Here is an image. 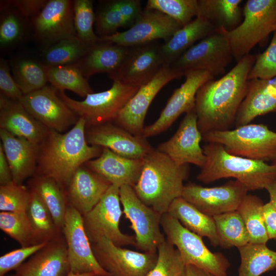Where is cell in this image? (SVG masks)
I'll use <instances>...</instances> for the list:
<instances>
[{
    "label": "cell",
    "instance_id": "obj_1",
    "mask_svg": "<svg viewBox=\"0 0 276 276\" xmlns=\"http://www.w3.org/2000/svg\"><path fill=\"white\" fill-rule=\"evenodd\" d=\"M256 55L247 54L221 78L210 80L198 89L195 110L202 135L231 129L246 93L248 75Z\"/></svg>",
    "mask_w": 276,
    "mask_h": 276
},
{
    "label": "cell",
    "instance_id": "obj_2",
    "mask_svg": "<svg viewBox=\"0 0 276 276\" xmlns=\"http://www.w3.org/2000/svg\"><path fill=\"white\" fill-rule=\"evenodd\" d=\"M85 129L86 122L81 118L64 133L49 129L38 145L35 174L52 178L65 190L77 170L98 157L103 148L88 144Z\"/></svg>",
    "mask_w": 276,
    "mask_h": 276
},
{
    "label": "cell",
    "instance_id": "obj_3",
    "mask_svg": "<svg viewBox=\"0 0 276 276\" xmlns=\"http://www.w3.org/2000/svg\"><path fill=\"white\" fill-rule=\"evenodd\" d=\"M189 171V165L178 166L154 148L143 157L140 176L133 188L142 201L164 214L175 199L181 197Z\"/></svg>",
    "mask_w": 276,
    "mask_h": 276
},
{
    "label": "cell",
    "instance_id": "obj_4",
    "mask_svg": "<svg viewBox=\"0 0 276 276\" xmlns=\"http://www.w3.org/2000/svg\"><path fill=\"white\" fill-rule=\"evenodd\" d=\"M206 160L197 176L204 183L233 178L249 191L265 189L276 182V166L230 154L221 144L207 143L202 147Z\"/></svg>",
    "mask_w": 276,
    "mask_h": 276
},
{
    "label": "cell",
    "instance_id": "obj_5",
    "mask_svg": "<svg viewBox=\"0 0 276 276\" xmlns=\"http://www.w3.org/2000/svg\"><path fill=\"white\" fill-rule=\"evenodd\" d=\"M243 20L234 30H224L234 59L239 62L257 44L266 42L276 24V0H248L244 6Z\"/></svg>",
    "mask_w": 276,
    "mask_h": 276
},
{
    "label": "cell",
    "instance_id": "obj_6",
    "mask_svg": "<svg viewBox=\"0 0 276 276\" xmlns=\"http://www.w3.org/2000/svg\"><path fill=\"white\" fill-rule=\"evenodd\" d=\"M202 140L222 145L230 154L267 163L276 160V132L267 125L248 124L202 135Z\"/></svg>",
    "mask_w": 276,
    "mask_h": 276
},
{
    "label": "cell",
    "instance_id": "obj_7",
    "mask_svg": "<svg viewBox=\"0 0 276 276\" xmlns=\"http://www.w3.org/2000/svg\"><path fill=\"white\" fill-rule=\"evenodd\" d=\"M160 225L166 240L178 250L186 265L195 266L215 276H227L229 261L222 254L210 251L201 237L167 213L162 215Z\"/></svg>",
    "mask_w": 276,
    "mask_h": 276
},
{
    "label": "cell",
    "instance_id": "obj_8",
    "mask_svg": "<svg viewBox=\"0 0 276 276\" xmlns=\"http://www.w3.org/2000/svg\"><path fill=\"white\" fill-rule=\"evenodd\" d=\"M108 89L93 93L82 101L74 100L64 91L58 95L79 118L83 119L86 127L113 123L119 114L140 87L126 84L117 79Z\"/></svg>",
    "mask_w": 276,
    "mask_h": 276
},
{
    "label": "cell",
    "instance_id": "obj_9",
    "mask_svg": "<svg viewBox=\"0 0 276 276\" xmlns=\"http://www.w3.org/2000/svg\"><path fill=\"white\" fill-rule=\"evenodd\" d=\"M120 187L112 184L98 203L82 215L84 227L90 243L105 237L119 246H135V237L123 233L119 223L121 207Z\"/></svg>",
    "mask_w": 276,
    "mask_h": 276
},
{
    "label": "cell",
    "instance_id": "obj_10",
    "mask_svg": "<svg viewBox=\"0 0 276 276\" xmlns=\"http://www.w3.org/2000/svg\"><path fill=\"white\" fill-rule=\"evenodd\" d=\"M119 194L123 213L135 234L134 246L142 252L156 253L159 246L166 240L160 229L163 214L142 201L131 186H121Z\"/></svg>",
    "mask_w": 276,
    "mask_h": 276
},
{
    "label": "cell",
    "instance_id": "obj_11",
    "mask_svg": "<svg viewBox=\"0 0 276 276\" xmlns=\"http://www.w3.org/2000/svg\"><path fill=\"white\" fill-rule=\"evenodd\" d=\"M233 59L227 37L220 29L195 44L170 65L183 74L204 71L214 77L224 75Z\"/></svg>",
    "mask_w": 276,
    "mask_h": 276
},
{
    "label": "cell",
    "instance_id": "obj_12",
    "mask_svg": "<svg viewBox=\"0 0 276 276\" xmlns=\"http://www.w3.org/2000/svg\"><path fill=\"white\" fill-rule=\"evenodd\" d=\"M91 245L98 263L110 276H147L157 259V252L131 250L105 237Z\"/></svg>",
    "mask_w": 276,
    "mask_h": 276
},
{
    "label": "cell",
    "instance_id": "obj_13",
    "mask_svg": "<svg viewBox=\"0 0 276 276\" xmlns=\"http://www.w3.org/2000/svg\"><path fill=\"white\" fill-rule=\"evenodd\" d=\"M247 192L246 188L237 180L214 187L189 182L185 185L181 197L203 213L213 217L237 211Z\"/></svg>",
    "mask_w": 276,
    "mask_h": 276
},
{
    "label": "cell",
    "instance_id": "obj_14",
    "mask_svg": "<svg viewBox=\"0 0 276 276\" xmlns=\"http://www.w3.org/2000/svg\"><path fill=\"white\" fill-rule=\"evenodd\" d=\"M183 76L170 65L165 66L150 82L139 88L113 123L133 135L143 136L145 119L153 100L169 82Z\"/></svg>",
    "mask_w": 276,
    "mask_h": 276
},
{
    "label": "cell",
    "instance_id": "obj_15",
    "mask_svg": "<svg viewBox=\"0 0 276 276\" xmlns=\"http://www.w3.org/2000/svg\"><path fill=\"white\" fill-rule=\"evenodd\" d=\"M19 102L37 121L49 129L63 132L75 125L79 118L59 97L52 85L24 95Z\"/></svg>",
    "mask_w": 276,
    "mask_h": 276
},
{
    "label": "cell",
    "instance_id": "obj_16",
    "mask_svg": "<svg viewBox=\"0 0 276 276\" xmlns=\"http://www.w3.org/2000/svg\"><path fill=\"white\" fill-rule=\"evenodd\" d=\"M184 77L185 82L174 90L158 119L145 126L143 136L147 139L166 131L181 114L194 109L197 91L204 83L214 79L204 71H189Z\"/></svg>",
    "mask_w": 276,
    "mask_h": 276
},
{
    "label": "cell",
    "instance_id": "obj_17",
    "mask_svg": "<svg viewBox=\"0 0 276 276\" xmlns=\"http://www.w3.org/2000/svg\"><path fill=\"white\" fill-rule=\"evenodd\" d=\"M62 234L66 243L70 272L76 274H109L95 258L84 227L82 215L68 204Z\"/></svg>",
    "mask_w": 276,
    "mask_h": 276
},
{
    "label": "cell",
    "instance_id": "obj_18",
    "mask_svg": "<svg viewBox=\"0 0 276 276\" xmlns=\"http://www.w3.org/2000/svg\"><path fill=\"white\" fill-rule=\"evenodd\" d=\"M181 27L165 14L152 9H145L128 30L100 37L99 41H109L131 47L154 42L168 40Z\"/></svg>",
    "mask_w": 276,
    "mask_h": 276
},
{
    "label": "cell",
    "instance_id": "obj_19",
    "mask_svg": "<svg viewBox=\"0 0 276 276\" xmlns=\"http://www.w3.org/2000/svg\"><path fill=\"white\" fill-rule=\"evenodd\" d=\"M73 5L74 1L71 0L48 1L41 11L31 19L34 36L44 48L76 36Z\"/></svg>",
    "mask_w": 276,
    "mask_h": 276
},
{
    "label": "cell",
    "instance_id": "obj_20",
    "mask_svg": "<svg viewBox=\"0 0 276 276\" xmlns=\"http://www.w3.org/2000/svg\"><path fill=\"white\" fill-rule=\"evenodd\" d=\"M166 65L161 44L155 41L129 47L118 71L109 78L140 87L150 82Z\"/></svg>",
    "mask_w": 276,
    "mask_h": 276
},
{
    "label": "cell",
    "instance_id": "obj_21",
    "mask_svg": "<svg viewBox=\"0 0 276 276\" xmlns=\"http://www.w3.org/2000/svg\"><path fill=\"white\" fill-rule=\"evenodd\" d=\"M202 140L194 109L186 113L173 135L159 144L156 149L166 154L178 166L193 164L201 168L206 160L200 146Z\"/></svg>",
    "mask_w": 276,
    "mask_h": 276
},
{
    "label": "cell",
    "instance_id": "obj_22",
    "mask_svg": "<svg viewBox=\"0 0 276 276\" xmlns=\"http://www.w3.org/2000/svg\"><path fill=\"white\" fill-rule=\"evenodd\" d=\"M87 142L133 159L143 158L154 148L143 136H136L113 123L86 127Z\"/></svg>",
    "mask_w": 276,
    "mask_h": 276
},
{
    "label": "cell",
    "instance_id": "obj_23",
    "mask_svg": "<svg viewBox=\"0 0 276 276\" xmlns=\"http://www.w3.org/2000/svg\"><path fill=\"white\" fill-rule=\"evenodd\" d=\"M70 272L67 245L62 235L47 242L15 270L20 276H67Z\"/></svg>",
    "mask_w": 276,
    "mask_h": 276
},
{
    "label": "cell",
    "instance_id": "obj_24",
    "mask_svg": "<svg viewBox=\"0 0 276 276\" xmlns=\"http://www.w3.org/2000/svg\"><path fill=\"white\" fill-rule=\"evenodd\" d=\"M111 185L84 164L75 172L65 190L68 204L83 215L98 203Z\"/></svg>",
    "mask_w": 276,
    "mask_h": 276
},
{
    "label": "cell",
    "instance_id": "obj_25",
    "mask_svg": "<svg viewBox=\"0 0 276 276\" xmlns=\"http://www.w3.org/2000/svg\"><path fill=\"white\" fill-rule=\"evenodd\" d=\"M0 127L11 134L39 145L49 129L35 119L19 101L0 94Z\"/></svg>",
    "mask_w": 276,
    "mask_h": 276
},
{
    "label": "cell",
    "instance_id": "obj_26",
    "mask_svg": "<svg viewBox=\"0 0 276 276\" xmlns=\"http://www.w3.org/2000/svg\"><path fill=\"white\" fill-rule=\"evenodd\" d=\"M84 165L111 184L120 187L124 185L133 187L140 176L143 158L125 157L103 148L98 157L87 161Z\"/></svg>",
    "mask_w": 276,
    "mask_h": 276
},
{
    "label": "cell",
    "instance_id": "obj_27",
    "mask_svg": "<svg viewBox=\"0 0 276 276\" xmlns=\"http://www.w3.org/2000/svg\"><path fill=\"white\" fill-rule=\"evenodd\" d=\"M0 137L13 181L22 184L25 179L36 173L38 145L2 129H0Z\"/></svg>",
    "mask_w": 276,
    "mask_h": 276
},
{
    "label": "cell",
    "instance_id": "obj_28",
    "mask_svg": "<svg viewBox=\"0 0 276 276\" xmlns=\"http://www.w3.org/2000/svg\"><path fill=\"white\" fill-rule=\"evenodd\" d=\"M276 113V85L270 80H248L245 96L238 110L236 127L249 124L256 118Z\"/></svg>",
    "mask_w": 276,
    "mask_h": 276
},
{
    "label": "cell",
    "instance_id": "obj_29",
    "mask_svg": "<svg viewBox=\"0 0 276 276\" xmlns=\"http://www.w3.org/2000/svg\"><path fill=\"white\" fill-rule=\"evenodd\" d=\"M128 50L113 42L98 41L76 64L87 79L98 73H106L110 77L118 71Z\"/></svg>",
    "mask_w": 276,
    "mask_h": 276
},
{
    "label": "cell",
    "instance_id": "obj_30",
    "mask_svg": "<svg viewBox=\"0 0 276 276\" xmlns=\"http://www.w3.org/2000/svg\"><path fill=\"white\" fill-rule=\"evenodd\" d=\"M218 30L205 18L200 16L195 17L161 44V51L166 64H171L197 41Z\"/></svg>",
    "mask_w": 276,
    "mask_h": 276
},
{
    "label": "cell",
    "instance_id": "obj_31",
    "mask_svg": "<svg viewBox=\"0 0 276 276\" xmlns=\"http://www.w3.org/2000/svg\"><path fill=\"white\" fill-rule=\"evenodd\" d=\"M167 213L191 232L202 238H207L213 246H219L213 217L203 213L182 197L177 198L172 202Z\"/></svg>",
    "mask_w": 276,
    "mask_h": 276
},
{
    "label": "cell",
    "instance_id": "obj_32",
    "mask_svg": "<svg viewBox=\"0 0 276 276\" xmlns=\"http://www.w3.org/2000/svg\"><path fill=\"white\" fill-rule=\"evenodd\" d=\"M28 187L40 198L56 225L62 231L68 206L65 190L52 178L37 174L29 179Z\"/></svg>",
    "mask_w": 276,
    "mask_h": 276
},
{
    "label": "cell",
    "instance_id": "obj_33",
    "mask_svg": "<svg viewBox=\"0 0 276 276\" xmlns=\"http://www.w3.org/2000/svg\"><path fill=\"white\" fill-rule=\"evenodd\" d=\"M242 0H198L199 15L218 30L230 31L243 20Z\"/></svg>",
    "mask_w": 276,
    "mask_h": 276
},
{
    "label": "cell",
    "instance_id": "obj_34",
    "mask_svg": "<svg viewBox=\"0 0 276 276\" xmlns=\"http://www.w3.org/2000/svg\"><path fill=\"white\" fill-rule=\"evenodd\" d=\"M238 249L240 256L238 276H260L276 268V251L266 244L248 243Z\"/></svg>",
    "mask_w": 276,
    "mask_h": 276
},
{
    "label": "cell",
    "instance_id": "obj_35",
    "mask_svg": "<svg viewBox=\"0 0 276 276\" xmlns=\"http://www.w3.org/2000/svg\"><path fill=\"white\" fill-rule=\"evenodd\" d=\"M31 192V200L26 213L32 229L34 244L47 243L62 235V231L56 225L50 212L38 195Z\"/></svg>",
    "mask_w": 276,
    "mask_h": 276
},
{
    "label": "cell",
    "instance_id": "obj_36",
    "mask_svg": "<svg viewBox=\"0 0 276 276\" xmlns=\"http://www.w3.org/2000/svg\"><path fill=\"white\" fill-rule=\"evenodd\" d=\"M48 68L42 62L27 57L17 59L11 64L12 76L23 95L47 85Z\"/></svg>",
    "mask_w": 276,
    "mask_h": 276
},
{
    "label": "cell",
    "instance_id": "obj_37",
    "mask_svg": "<svg viewBox=\"0 0 276 276\" xmlns=\"http://www.w3.org/2000/svg\"><path fill=\"white\" fill-rule=\"evenodd\" d=\"M48 81L58 90H69L81 97L94 93L88 79L76 64L49 67Z\"/></svg>",
    "mask_w": 276,
    "mask_h": 276
},
{
    "label": "cell",
    "instance_id": "obj_38",
    "mask_svg": "<svg viewBox=\"0 0 276 276\" xmlns=\"http://www.w3.org/2000/svg\"><path fill=\"white\" fill-rule=\"evenodd\" d=\"M219 246L238 248L249 243V237L242 217L237 211L213 216Z\"/></svg>",
    "mask_w": 276,
    "mask_h": 276
},
{
    "label": "cell",
    "instance_id": "obj_39",
    "mask_svg": "<svg viewBox=\"0 0 276 276\" xmlns=\"http://www.w3.org/2000/svg\"><path fill=\"white\" fill-rule=\"evenodd\" d=\"M263 205L259 197L247 194L237 210L245 225L249 243L266 244L269 240L263 219Z\"/></svg>",
    "mask_w": 276,
    "mask_h": 276
},
{
    "label": "cell",
    "instance_id": "obj_40",
    "mask_svg": "<svg viewBox=\"0 0 276 276\" xmlns=\"http://www.w3.org/2000/svg\"><path fill=\"white\" fill-rule=\"evenodd\" d=\"M89 47L76 36L66 38L43 49L42 62L48 67L76 64Z\"/></svg>",
    "mask_w": 276,
    "mask_h": 276
},
{
    "label": "cell",
    "instance_id": "obj_41",
    "mask_svg": "<svg viewBox=\"0 0 276 276\" xmlns=\"http://www.w3.org/2000/svg\"><path fill=\"white\" fill-rule=\"evenodd\" d=\"M0 20V48L9 49L20 42L26 32V22L9 1L1 2Z\"/></svg>",
    "mask_w": 276,
    "mask_h": 276
},
{
    "label": "cell",
    "instance_id": "obj_42",
    "mask_svg": "<svg viewBox=\"0 0 276 276\" xmlns=\"http://www.w3.org/2000/svg\"><path fill=\"white\" fill-rule=\"evenodd\" d=\"M96 32L99 37L111 35L119 28L131 27L122 11L119 0L103 1L99 3L95 13Z\"/></svg>",
    "mask_w": 276,
    "mask_h": 276
},
{
    "label": "cell",
    "instance_id": "obj_43",
    "mask_svg": "<svg viewBox=\"0 0 276 276\" xmlns=\"http://www.w3.org/2000/svg\"><path fill=\"white\" fill-rule=\"evenodd\" d=\"M145 9L159 11L181 27L199 15L198 0H148Z\"/></svg>",
    "mask_w": 276,
    "mask_h": 276
},
{
    "label": "cell",
    "instance_id": "obj_44",
    "mask_svg": "<svg viewBox=\"0 0 276 276\" xmlns=\"http://www.w3.org/2000/svg\"><path fill=\"white\" fill-rule=\"evenodd\" d=\"M74 1V24L76 36L84 44L90 47L99 41V37L95 33V22L94 1L75 0Z\"/></svg>",
    "mask_w": 276,
    "mask_h": 276
},
{
    "label": "cell",
    "instance_id": "obj_45",
    "mask_svg": "<svg viewBox=\"0 0 276 276\" xmlns=\"http://www.w3.org/2000/svg\"><path fill=\"white\" fill-rule=\"evenodd\" d=\"M0 228L21 247L35 245L32 229L26 212L1 211Z\"/></svg>",
    "mask_w": 276,
    "mask_h": 276
},
{
    "label": "cell",
    "instance_id": "obj_46",
    "mask_svg": "<svg viewBox=\"0 0 276 276\" xmlns=\"http://www.w3.org/2000/svg\"><path fill=\"white\" fill-rule=\"evenodd\" d=\"M157 253L156 264L147 276H186L187 265L178 250L166 239Z\"/></svg>",
    "mask_w": 276,
    "mask_h": 276
},
{
    "label": "cell",
    "instance_id": "obj_47",
    "mask_svg": "<svg viewBox=\"0 0 276 276\" xmlns=\"http://www.w3.org/2000/svg\"><path fill=\"white\" fill-rule=\"evenodd\" d=\"M31 197L29 188L13 181L0 186L1 212H26Z\"/></svg>",
    "mask_w": 276,
    "mask_h": 276
},
{
    "label": "cell",
    "instance_id": "obj_48",
    "mask_svg": "<svg viewBox=\"0 0 276 276\" xmlns=\"http://www.w3.org/2000/svg\"><path fill=\"white\" fill-rule=\"evenodd\" d=\"M276 76V31L267 49L256 55L248 75V80L259 79L270 80Z\"/></svg>",
    "mask_w": 276,
    "mask_h": 276
},
{
    "label": "cell",
    "instance_id": "obj_49",
    "mask_svg": "<svg viewBox=\"0 0 276 276\" xmlns=\"http://www.w3.org/2000/svg\"><path fill=\"white\" fill-rule=\"evenodd\" d=\"M47 243L21 247L3 255L0 257V276H5L10 271L15 270L29 257L42 248Z\"/></svg>",
    "mask_w": 276,
    "mask_h": 276
},
{
    "label": "cell",
    "instance_id": "obj_50",
    "mask_svg": "<svg viewBox=\"0 0 276 276\" xmlns=\"http://www.w3.org/2000/svg\"><path fill=\"white\" fill-rule=\"evenodd\" d=\"M0 94L13 101H19L24 95L11 74L8 63L2 58L0 59Z\"/></svg>",
    "mask_w": 276,
    "mask_h": 276
},
{
    "label": "cell",
    "instance_id": "obj_51",
    "mask_svg": "<svg viewBox=\"0 0 276 276\" xmlns=\"http://www.w3.org/2000/svg\"><path fill=\"white\" fill-rule=\"evenodd\" d=\"M11 5L25 18L35 17L43 9L47 0H15L9 1Z\"/></svg>",
    "mask_w": 276,
    "mask_h": 276
},
{
    "label": "cell",
    "instance_id": "obj_52",
    "mask_svg": "<svg viewBox=\"0 0 276 276\" xmlns=\"http://www.w3.org/2000/svg\"><path fill=\"white\" fill-rule=\"evenodd\" d=\"M263 215L268 239L276 241V211L269 202L264 204Z\"/></svg>",
    "mask_w": 276,
    "mask_h": 276
},
{
    "label": "cell",
    "instance_id": "obj_53",
    "mask_svg": "<svg viewBox=\"0 0 276 276\" xmlns=\"http://www.w3.org/2000/svg\"><path fill=\"white\" fill-rule=\"evenodd\" d=\"M12 172L6 157L2 144H0V185H6L12 182Z\"/></svg>",
    "mask_w": 276,
    "mask_h": 276
},
{
    "label": "cell",
    "instance_id": "obj_54",
    "mask_svg": "<svg viewBox=\"0 0 276 276\" xmlns=\"http://www.w3.org/2000/svg\"><path fill=\"white\" fill-rule=\"evenodd\" d=\"M186 276H215L204 270L192 265H187Z\"/></svg>",
    "mask_w": 276,
    "mask_h": 276
},
{
    "label": "cell",
    "instance_id": "obj_55",
    "mask_svg": "<svg viewBox=\"0 0 276 276\" xmlns=\"http://www.w3.org/2000/svg\"><path fill=\"white\" fill-rule=\"evenodd\" d=\"M269 196V202L276 211V182L269 185L266 189Z\"/></svg>",
    "mask_w": 276,
    "mask_h": 276
},
{
    "label": "cell",
    "instance_id": "obj_56",
    "mask_svg": "<svg viewBox=\"0 0 276 276\" xmlns=\"http://www.w3.org/2000/svg\"><path fill=\"white\" fill-rule=\"evenodd\" d=\"M95 275H96L93 273H83V274H76L72 272H70L67 275V276H94Z\"/></svg>",
    "mask_w": 276,
    "mask_h": 276
},
{
    "label": "cell",
    "instance_id": "obj_57",
    "mask_svg": "<svg viewBox=\"0 0 276 276\" xmlns=\"http://www.w3.org/2000/svg\"><path fill=\"white\" fill-rule=\"evenodd\" d=\"M5 276H20V275H19L18 274H17V273H15L14 274L9 275H5Z\"/></svg>",
    "mask_w": 276,
    "mask_h": 276
},
{
    "label": "cell",
    "instance_id": "obj_58",
    "mask_svg": "<svg viewBox=\"0 0 276 276\" xmlns=\"http://www.w3.org/2000/svg\"><path fill=\"white\" fill-rule=\"evenodd\" d=\"M94 276H110V275L108 274V275H95Z\"/></svg>",
    "mask_w": 276,
    "mask_h": 276
},
{
    "label": "cell",
    "instance_id": "obj_59",
    "mask_svg": "<svg viewBox=\"0 0 276 276\" xmlns=\"http://www.w3.org/2000/svg\"><path fill=\"white\" fill-rule=\"evenodd\" d=\"M276 31V24L275 25L274 27H273V32Z\"/></svg>",
    "mask_w": 276,
    "mask_h": 276
},
{
    "label": "cell",
    "instance_id": "obj_60",
    "mask_svg": "<svg viewBox=\"0 0 276 276\" xmlns=\"http://www.w3.org/2000/svg\"><path fill=\"white\" fill-rule=\"evenodd\" d=\"M272 164L276 166V160L272 163Z\"/></svg>",
    "mask_w": 276,
    "mask_h": 276
},
{
    "label": "cell",
    "instance_id": "obj_61",
    "mask_svg": "<svg viewBox=\"0 0 276 276\" xmlns=\"http://www.w3.org/2000/svg\"><path fill=\"white\" fill-rule=\"evenodd\" d=\"M274 83L275 85H276V81L275 82H274Z\"/></svg>",
    "mask_w": 276,
    "mask_h": 276
}]
</instances>
